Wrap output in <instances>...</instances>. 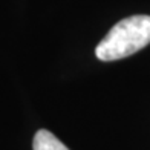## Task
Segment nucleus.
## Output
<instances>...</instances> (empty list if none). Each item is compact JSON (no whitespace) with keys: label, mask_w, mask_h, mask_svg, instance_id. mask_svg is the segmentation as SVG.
Returning a JSON list of instances; mask_svg holds the SVG:
<instances>
[{"label":"nucleus","mask_w":150,"mask_h":150,"mask_svg":"<svg viewBox=\"0 0 150 150\" xmlns=\"http://www.w3.org/2000/svg\"><path fill=\"white\" fill-rule=\"evenodd\" d=\"M150 43V16L122 18L98 43L95 55L101 61H115L141 51Z\"/></svg>","instance_id":"nucleus-1"},{"label":"nucleus","mask_w":150,"mask_h":150,"mask_svg":"<svg viewBox=\"0 0 150 150\" xmlns=\"http://www.w3.org/2000/svg\"><path fill=\"white\" fill-rule=\"evenodd\" d=\"M32 150H69L52 132L40 129L32 139Z\"/></svg>","instance_id":"nucleus-2"}]
</instances>
